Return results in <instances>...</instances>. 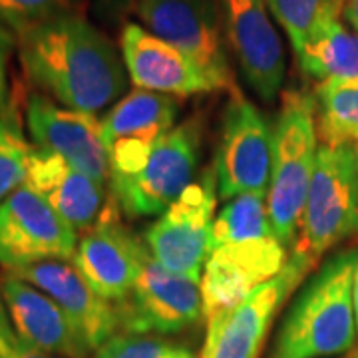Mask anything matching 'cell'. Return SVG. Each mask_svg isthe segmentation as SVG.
<instances>
[{
  "label": "cell",
  "instance_id": "2e32d148",
  "mask_svg": "<svg viewBox=\"0 0 358 358\" xmlns=\"http://www.w3.org/2000/svg\"><path fill=\"white\" fill-rule=\"evenodd\" d=\"M287 247L277 239L227 243L211 249L201 277L207 319L241 303L287 265Z\"/></svg>",
  "mask_w": 358,
  "mask_h": 358
},
{
  "label": "cell",
  "instance_id": "d6a6232c",
  "mask_svg": "<svg viewBox=\"0 0 358 358\" xmlns=\"http://www.w3.org/2000/svg\"><path fill=\"white\" fill-rule=\"evenodd\" d=\"M355 310H357V327H358V265H357V277H355Z\"/></svg>",
  "mask_w": 358,
  "mask_h": 358
},
{
  "label": "cell",
  "instance_id": "6da1fadb",
  "mask_svg": "<svg viewBox=\"0 0 358 358\" xmlns=\"http://www.w3.org/2000/svg\"><path fill=\"white\" fill-rule=\"evenodd\" d=\"M26 80L60 106L98 114L120 102L128 70L114 40L86 16H66L14 40Z\"/></svg>",
  "mask_w": 358,
  "mask_h": 358
},
{
  "label": "cell",
  "instance_id": "277c9868",
  "mask_svg": "<svg viewBox=\"0 0 358 358\" xmlns=\"http://www.w3.org/2000/svg\"><path fill=\"white\" fill-rule=\"evenodd\" d=\"M355 235H358V145L322 143L293 251L319 263L324 253Z\"/></svg>",
  "mask_w": 358,
  "mask_h": 358
},
{
  "label": "cell",
  "instance_id": "5b68a950",
  "mask_svg": "<svg viewBox=\"0 0 358 358\" xmlns=\"http://www.w3.org/2000/svg\"><path fill=\"white\" fill-rule=\"evenodd\" d=\"M199 155L201 124L192 117L162 138L138 173L110 178L115 205L128 217L162 215L193 183Z\"/></svg>",
  "mask_w": 358,
  "mask_h": 358
},
{
  "label": "cell",
  "instance_id": "7c38bea8",
  "mask_svg": "<svg viewBox=\"0 0 358 358\" xmlns=\"http://www.w3.org/2000/svg\"><path fill=\"white\" fill-rule=\"evenodd\" d=\"M173 96L131 90L115 102L102 120V134L110 157V178L138 173L154 148L178 120Z\"/></svg>",
  "mask_w": 358,
  "mask_h": 358
},
{
  "label": "cell",
  "instance_id": "ffe728a7",
  "mask_svg": "<svg viewBox=\"0 0 358 358\" xmlns=\"http://www.w3.org/2000/svg\"><path fill=\"white\" fill-rule=\"evenodd\" d=\"M24 185L38 193L76 233L94 227L110 201L106 183L44 150H34L30 155Z\"/></svg>",
  "mask_w": 358,
  "mask_h": 358
},
{
  "label": "cell",
  "instance_id": "d6986e66",
  "mask_svg": "<svg viewBox=\"0 0 358 358\" xmlns=\"http://www.w3.org/2000/svg\"><path fill=\"white\" fill-rule=\"evenodd\" d=\"M0 296L10 324L28 345L62 358H88L92 352L78 336L64 310L34 285L4 273Z\"/></svg>",
  "mask_w": 358,
  "mask_h": 358
},
{
  "label": "cell",
  "instance_id": "30bf717a",
  "mask_svg": "<svg viewBox=\"0 0 358 358\" xmlns=\"http://www.w3.org/2000/svg\"><path fill=\"white\" fill-rule=\"evenodd\" d=\"M217 195H267L273 171V126L243 94L231 96L215 155Z\"/></svg>",
  "mask_w": 358,
  "mask_h": 358
},
{
  "label": "cell",
  "instance_id": "44dd1931",
  "mask_svg": "<svg viewBox=\"0 0 358 358\" xmlns=\"http://www.w3.org/2000/svg\"><path fill=\"white\" fill-rule=\"evenodd\" d=\"M301 70L319 82H358V32L334 20L294 52Z\"/></svg>",
  "mask_w": 358,
  "mask_h": 358
},
{
  "label": "cell",
  "instance_id": "8fae6325",
  "mask_svg": "<svg viewBox=\"0 0 358 358\" xmlns=\"http://www.w3.org/2000/svg\"><path fill=\"white\" fill-rule=\"evenodd\" d=\"M76 245V231L30 187H18L0 203V265L6 271L72 261Z\"/></svg>",
  "mask_w": 358,
  "mask_h": 358
},
{
  "label": "cell",
  "instance_id": "1f68e13d",
  "mask_svg": "<svg viewBox=\"0 0 358 358\" xmlns=\"http://www.w3.org/2000/svg\"><path fill=\"white\" fill-rule=\"evenodd\" d=\"M10 42H13L10 36H6L4 32H0V68H4V54H6V48H8Z\"/></svg>",
  "mask_w": 358,
  "mask_h": 358
},
{
  "label": "cell",
  "instance_id": "7a4b0ae2",
  "mask_svg": "<svg viewBox=\"0 0 358 358\" xmlns=\"http://www.w3.org/2000/svg\"><path fill=\"white\" fill-rule=\"evenodd\" d=\"M357 265L358 249L338 251L320 263L296 289L268 358H329L355 346Z\"/></svg>",
  "mask_w": 358,
  "mask_h": 358
},
{
  "label": "cell",
  "instance_id": "cb8c5ba5",
  "mask_svg": "<svg viewBox=\"0 0 358 358\" xmlns=\"http://www.w3.org/2000/svg\"><path fill=\"white\" fill-rule=\"evenodd\" d=\"M271 16L279 22L296 52L320 28L338 20L345 0H265Z\"/></svg>",
  "mask_w": 358,
  "mask_h": 358
},
{
  "label": "cell",
  "instance_id": "9a60e30c",
  "mask_svg": "<svg viewBox=\"0 0 358 358\" xmlns=\"http://www.w3.org/2000/svg\"><path fill=\"white\" fill-rule=\"evenodd\" d=\"M120 207L110 199L94 227L84 231L72 257L74 267L96 293L120 303L140 275L148 247L122 223Z\"/></svg>",
  "mask_w": 358,
  "mask_h": 358
},
{
  "label": "cell",
  "instance_id": "ba28073f",
  "mask_svg": "<svg viewBox=\"0 0 358 358\" xmlns=\"http://www.w3.org/2000/svg\"><path fill=\"white\" fill-rule=\"evenodd\" d=\"M140 22L157 38L187 54L217 90L239 94L223 42V20L215 0H138Z\"/></svg>",
  "mask_w": 358,
  "mask_h": 358
},
{
  "label": "cell",
  "instance_id": "f546056e",
  "mask_svg": "<svg viewBox=\"0 0 358 358\" xmlns=\"http://www.w3.org/2000/svg\"><path fill=\"white\" fill-rule=\"evenodd\" d=\"M343 14H345L346 22L355 28V32H358V0H345Z\"/></svg>",
  "mask_w": 358,
  "mask_h": 358
},
{
  "label": "cell",
  "instance_id": "4316f807",
  "mask_svg": "<svg viewBox=\"0 0 358 358\" xmlns=\"http://www.w3.org/2000/svg\"><path fill=\"white\" fill-rule=\"evenodd\" d=\"M94 358H199L189 346L150 334H115Z\"/></svg>",
  "mask_w": 358,
  "mask_h": 358
},
{
  "label": "cell",
  "instance_id": "8992f818",
  "mask_svg": "<svg viewBox=\"0 0 358 358\" xmlns=\"http://www.w3.org/2000/svg\"><path fill=\"white\" fill-rule=\"evenodd\" d=\"M217 205L215 169H205L145 231V247L155 261L183 279L201 282L211 253Z\"/></svg>",
  "mask_w": 358,
  "mask_h": 358
},
{
  "label": "cell",
  "instance_id": "9c48e42d",
  "mask_svg": "<svg viewBox=\"0 0 358 358\" xmlns=\"http://www.w3.org/2000/svg\"><path fill=\"white\" fill-rule=\"evenodd\" d=\"M115 308L120 329L128 334H178L205 317L201 282L167 271L150 251L128 296Z\"/></svg>",
  "mask_w": 358,
  "mask_h": 358
},
{
  "label": "cell",
  "instance_id": "836d02e7",
  "mask_svg": "<svg viewBox=\"0 0 358 358\" xmlns=\"http://www.w3.org/2000/svg\"><path fill=\"white\" fill-rule=\"evenodd\" d=\"M355 358H358V346H357V350H355Z\"/></svg>",
  "mask_w": 358,
  "mask_h": 358
},
{
  "label": "cell",
  "instance_id": "ac0fdd59",
  "mask_svg": "<svg viewBox=\"0 0 358 358\" xmlns=\"http://www.w3.org/2000/svg\"><path fill=\"white\" fill-rule=\"evenodd\" d=\"M120 52L129 80L138 90L166 96L217 92L215 84L187 54L136 22H126L122 28Z\"/></svg>",
  "mask_w": 358,
  "mask_h": 358
},
{
  "label": "cell",
  "instance_id": "3957f363",
  "mask_svg": "<svg viewBox=\"0 0 358 358\" xmlns=\"http://www.w3.org/2000/svg\"><path fill=\"white\" fill-rule=\"evenodd\" d=\"M317 152V100L305 92H287L273 124V171L267 193L271 225L287 249H294L299 241Z\"/></svg>",
  "mask_w": 358,
  "mask_h": 358
},
{
  "label": "cell",
  "instance_id": "e0dca14e",
  "mask_svg": "<svg viewBox=\"0 0 358 358\" xmlns=\"http://www.w3.org/2000/svg\"><path fill=\"white\" fill-rule=\"evenodd\" d=\"M6 273L48 294L64 310L90 352H96L120 331L114 303L96 293L72 261H42Z\"/></svg>",
  "mask_w": 358,
  "mask_h": 358
},
{
  "label": "cell",
  "instance_id": "4fadbf2b",
  "mask_svg": "<svg viewBox=\"0 0 358 358\" xmlns=\"http://www.w3.org/2000/svg\"><path fill=\"white\" fill-rule=\"evenodd\" d=\"M24 117L38 150L64 157L100 183L110 181V157L96 115L60 106L34 90L26 94Z\"/></svg>",
  "mask_w": 358,
  "mask_h": 358
},
{
  "label": "cell",
  "instance_id": "4dcf8cb0",
  "mask_svg": "<svg viewBox=\"0 0 358 358\" xmlns=\"http://www.w3.org/2000/svg\"><path fill=\"white\" fill-rule=\"evenodd\" d=\"M8 90H6V76H4V68H0V112L8 110Z\"/></svg>",
  "mask_w": 358,
  "mask_h": 358
},
{
  "label": "cell",
  "instance_id": "52a82bcc",
  "mask_svg": "<svg viewBox=\"0 0 358 358\" xmlns=\"http://www.w3.org/2000/svg\"><path fill=\"white\" fill-rule=\"evenodd\" d=\"M317 263L293 251L277 277L235 307L207 319L201 358H261L273 320Z\"/></svg>",
  "mask_w": 358,
  "mask_h": 358
},
{
  "label": "cell",
  "instance_id": "f1b7e54d",
  "mask_svg": "<svg viewBox=\"0 0 358 358\" xmlns=\"http://www.w3.org/2000/svg\"><path fill=\"white\" fill-rule=\"evenodd\" d=\"M138 4V0H94V13L98 14V18L115 24L120 22L126 14Z\"/></svg>",
  "mask_w": 358,
  "mask_h": 358
},
{
  "label": "cell",
  "instance_id": "83f0119b",
  "mask_svg": "<svg viewBox=\"0 0 358 358\" xmlns=\"http://www.w3.org/2000/svg\"><path fill=\"white\" fill-rule=\"evenodd\" d=\"M0 358H62L56 355H48L36 346L28 345L22 341L10 324V319L4 310L0 301Z\"/></svg>",
  "mask_w": 358,
  "mask_h": 358
},
{
  "label": "cell",
  "instance_id": "603a6c76",
  "mask_svg": "<svg viewBox=\"0 0 358 358\" xmlns=\"http://www.w3.org/2000/svg\"><path fill=\"white\" fill-rule=\"evenodd\" d=\"M271 237H275V231L268 219L267 195L243 193L219 209L211 231V249Z\"/></svg>",
  "mask_w": 358,
  "mask_h": 358
},
{
  "label": "cell",
  "instance_id": "d4e9b609",
  "mask_svg": "<svg viewBox=\"0 0 358 358\" xmlns=\"http://www.w3.org/2000/svg\"><path fill=\"white\" fill-rule=\"evenodd\" d=\"M90 0H0V32L16 40L24 32L66 16H84Z\"/></svg>",
  "mask_w": 358,
  "mask_h": 358
},
{
  "label": "cell",
  "instance_id": "5bb4252c",
  "mask_svg": "<svg viewBox=\"0 0 358 358\" xmlns=\"http://www.w3.org/2000/svg\"><path fill=\"white\" fill-rule=\"evenodd\" d=\"M217 4L225 40L245 82L263 102H273L282 88L287 62L265 0H217Z\"/></svg>",
  "mask_w": 358,
  "mask_h": 358
},
{
  "label": "cell",
  "instance_id": "7402d4cb",
  "mask_svg": "<svg viewBox=\"0 0 358 358\" xmlns=\"http://www.w3.org/2000/svg\"><path fill=\"white\" fill-rule=\"evenodd\" d=\"M317 129L327 145H358V82H320Z\"/></svg>",
  "mask_w": 358,
  "mask_h": 358
},
{
  "label": "cell",
  "instance_id": "484cf974",
  "mask_svg": "<svg viewBox=\"0 0 358 358\" xmlns=\"http://www.w3.org/2000/svg\"><path fill=\"white\" fill-rule=\"evenodd\" d=\"M32 152L13 110L0 112V203L24 185Z\"/></svg>",
  "mask_w": 358,
  "mask_h": 358
}]
</instances>
